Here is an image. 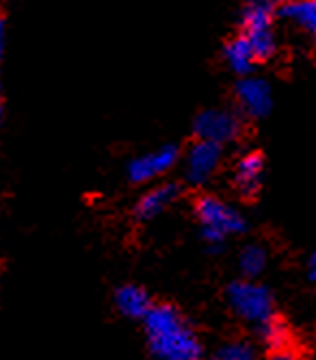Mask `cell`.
<instances>
[{
	"label": "cell",
	"mask_w": 316,
	"mask_h": 360,
	"mask_svg": "<svg viewBox=\"0 0 316 360\" xmlns=\"http://www.w3.org/2000/svg\"><path fill=\"white\" fill-rule=\"evenodd\" d=\"M143 328L150 352L158 360H202L204 347L197 332L176 306L154 304Z\"/></svg>",
	"instance_id": "cell-1"
},
{
	"label": "cell",
	"mask_w": 316,
	"mask_h": 360,
	"mask_svg": "<svg viewBox=\"0 0 316 360\" xmlns=\"http://www.w3.org/2000/svg\"><path fill=\"white\" fill-rule=\"evenodd\" d=\"M236 100L239 107L249 117H265L273 107V91L265 79H256V76H243L236 83Z\"/></svg>",
	"instance_id": "cell-8"
},
{
	"label": "cell",
	"mask_w": 316,
	"mask_h": 360,
	"mask_svg": "<svg viewBox=\"0 0 316 360\" xmlns=\"http://www.w3.org/2000/svg\"><path fill=\"white\" fill-rule=\"evenodd\" d=\"M195 217L202 228V239L210 252H221L230 237H239L247 230L243 213L217 195L197 198Z\"/></svg>",
	"instance_id": "cell-2"
},
{
	"label": "cell",
	"mask_w": 316,
	"mask_h": 360,
	"mask_svg": "<svg viewBox=\"0 0 316 360\" xmlns=\"http://www.w3.org/2000/svg\"><path fill=\"white\" fill-rule=\"evenodd\" d=\"M178 157H180V150L176 146H161L156 148L143 157H137L133 163L128 165V178L133 180V183H150V180L158 178L167 174L169 169H173V165L178 163Z\"/></svg>",
	"instance_id": "cell-7"
},
{
	"label": "cell",
	"mask_w": 316,
	"mask_h": 360,
	"mask_svg": "<svg viewBox=\"0 0 316 360\" xmlns=\"http://www.w3.org/2000/svg\"><path fill=\"white\" fill-rule=\"evenodd\" d=\"M223 150L219 143L197 139L184 157V176L191 185H204L221 165Z\"/></svg>",
	"instance_id": "cell-6"
},
{
	"label": "cell",
	"mask_w": 316,
	"mask_h": 360,
	"mask_svg": "<svg viewBox=\"0 0 316 360\" xmlns=\"http://www.w3.org/2000/svg\"><path fill=\"white\" fill-rule=\"evenodd\" d=\"M202 360H258L256 349L245 341H230Z\"/></svg>",
	"instance_id": "cell-16"
},
{
	"label": "cell",
	"mask_w": 316,
	"mask_h": 360,
	"mask_svg": "<svg viewBox=\"0 0 316 360\" xmlns=\"http://www.w3.org/2000/svg\"><path fill=\"white\" fill-rule=\"evenodd\" d=\"M256 59L258 57L254 53V46H251V41L245 35L234 37L232 41H228V46H225V61H228V65L236 74L247 76Z\"/></svg>",
	"instance_id": "cell-13"
},
{
	"label": "cell",
	"mask_w": 316,
	"mask_h": 360,
	"mask_svg": "<svg viewBox=\"0 0 316 360\" xmlns=\"http://www.w3.org/2000/svg\"><path fill=\"white\" fill-rule=\"evenodd\" d=\"M258 337L269 352L286 349L293 345V332L288 328V323L282 321L279 317H273L262 326H258Z\"/></svg>",
	"instance_id": "cell-14"
},
{
	"label": "cell",
	"mask_w": 316,
	"mask_h": 360,
	"mask_svg": "<svg viewBox=\"0 0 316 360\" xmlns=\"http://www.w3.org/2000/svg\"><path fill=\"white\" fill-rule=\"evenodd\" d=\"M178 195H180V187L173 185V183H165V185L152 187L137 202L135 213H137V217L141 221H150V219L158 217L161 213H165L171 207V204L178 200Z\"/></svg>",
	"instance_id": "cell-9"
},
{
	"label": "cell",
	"mask_w": 316,
	"mask_h": 360,
	"mask_svg": "<svg viewBox=\"0 0 316 360\" xmlns=\"http://www.w3.org/2000/svg\"><path fill=\"white\" fill-rule=\"evenodd\" d=\"M262 174H265V159H262V154L247 152L234 167V185L245 198H249L260 189Z\"/></svg>",
	"instance_id": "cell-10"
},
{
	"label": "cell",
	"mask_w": 316,
	"mask_h": 360,
	"mask_svg": "<svg viewBox=\"0 0 316 360\" xmlns=\"http://www.w3.org/2000/svg\"><path fill=\"white\" fill-rule=\"evenodd\" d=\"M269 265V252L258 243H249L239 254V271L247 280H256Z\"/></svg>",
	"instance_id": "cell-15"
},
{
	"label": "cell",
	"mask_w": 316,
	"mask_h": 360,
	"mask_svg": "<svg viewBox=\"0 0 316 360\" xmlns=\"http://www.w3.org/2000/svg\"><path fill=\"white\" fill-rule=\"evenodd\" d=\"M3 48H5V22L0 18V55H3Z\"/></svg>",
	"instance_id": "cell-19"
},
{
	"label": "cell",
	"mask_w": 316,
	"mask_h": 360,
	"mask_svg": "<svg viewBox=\"0 0 316 360\" xmlns=\"http://www.w3.org/2000/svg\"><path fill=\"white\" fill-rule=\"evenodd\" d=\"M115 306H117V311L128 319H145L154 304L145 289H141L137 285H124L115 293Z\"/></svg>",
	"instance_id": "cell-11"
},
{
	"label": "cell",
	"mask_w": 316,
	"mask_h": 360,
	"mask_svg": "<svg viewBox=\"0 0 316 360\" xmlns=\"http://www.w3.org/2000/svg\"><path fill=\"white\" fill-rule=\"evenodd\" d=\"M310 278L316 282V252L310 256Z\"/></svg>",
	"instance_id": "cell-18"
},
{
	"label": "cell",
	"mask_w": 316,
	"mask_h": 360,
	"mask_svg": "<svg viewBox=\"0 0 316 360\" xmlns=\"http://www.w3.org/2000/svg\"><path fill=\"white\" fill-rule=\"evenodd\" d=\"M225 297L232 313L247 323H254L256 328L275 317V302L271 291L256 280H234L225 291Z\"/></svg>",
	"instance_id": "cell-3"
},
{
	"label": "cell",
	"mask_w": 316,
	"mask_h": 360,
	"mask_svg": "<svg viewBox=\"0 0 316 360\" xmlns=\"http://www.w3.org/2000/svg\"><path fill=\"white\" fill-rule=\"evenodd\" d=\"M279 15L316 39V0H284Z\"/></svg>",
	"instance_id": "cell-12"
},
{
	"label": "cell",
	"mask_w": 316,
	"mask_h": 360,
	"mask_svg": "<svg viewBox=\"0 0 316 360\" xmlns=\"http://www.w3.org/2000/svg\"><path fill=\"white\" fill-rule=\"evenodd\" d=\"M0 120H3V91H0Z\"/></svg>",
	"instance_id": "cell-20"
},
{
	"label": "cell",
	"mask_w": 316,
	"mask_h": 360,
	"mask_svg": "<svg viewBox=\"0 0 316 360\" xmlns=\"http://www.w3.org/2000/svg\"><path fill=\"white\" fill-rule=\"evenodd\" d=\"M267 360H299L297 352L293 347H286V349H277V352H269Z\"/></svg>",
	"instance_id": "cell-17"
},
{
	"label": "cell",
	"mask_w": 316,
	"mask_h": 360,
	"mask_svg": "<svg viewBox=\"0 0 316 360\" xmlns=\"http://www.w3.org/2000/svg\"><path fill=\"white\" fill-rule=\"evenodd\" d=\"M241 120L236 117L234 113L225 111V109H208L202 111L195 117L193 131L197 135V139L204 141H213V143H228L234 141L236 137L241 135Z\"/></svg>",
	"instance_id": "cell-5"
},
{
	"label": "cell",
	"mask_w": 316,
	"mask_h": 360,
	"mask_svg": "<svg viewBox=\"0 0 316 360\" xmlns=\"http://www.w3.org/2000/svg\"><path fill=\"white\" fill-rule=\"evenodd\" d=\"M273 13H275L273 0H247L243 7L241 24L258 59H269L275 53Z\"/></svg>",
	"instance_id": "cell-4"
}]
</instances>
